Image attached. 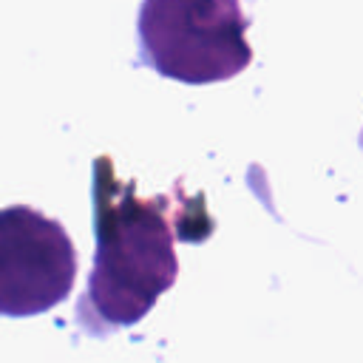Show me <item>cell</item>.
Here are the masks:
<instances>
[{
    "label": "cell",
    "mask_w": 363,
    "mask_h": 363,
    "mask_svg": "<svg viewBox=\"0 0 363 363\" xmlns=\"http://www.w3.org/2000/svg\"><path fill=\"white\" fill-rule=\"evenodd\" d=\"M77 250L57 218L11 204L0 210V315L31 318L68 298Z\"/></svg>",
    "instance_id": "obj_3"
},
{
    "label": "cell",
    "mask_w": 363,
    "mask_h": 363,
    "mask_svg": "<svg viewBox=\"0 0 363 363\" xmlns=\"http://www.w3.org/2000/svg\"><path fill=\"white\" fill-rule=\"evenodd\" d=\"M96 255L88 286L77 301V320L88 335H111L139 323L179 278V221L162 199H139L119 182L108 156L94 164Z\"/></svg>",
    "instance_id": "obj_1"
},
{
    "label": "cell",
    "mask_w": 363,
    "mask_h": 363,
    "mask_svg": "<svg viewBox=\"0 0 363 363\" xmlns=\"http://www.w3.org/2000/svg\"><path fill=\"white\" fill-rule=\"evenodd\" d=\"M247 26L238 0H142L139 57L164 79L224 82L252 62Z\"/></svg>",
    "instance_id": "obj_2"
}]
</instances>
